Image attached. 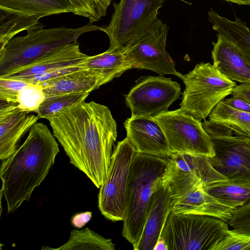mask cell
Instances as JSON below:
<instances>
[{
  "mask_svg": "<svg viewBox=\"0 0 250 250\" xmlns=\"http://www.w3.org/2000/svg\"><path fill=\"white\" fill-rule=\"evenodd\" d=\"M46 120L70 163L100 188L106 177L117 137V123L108 107L83 101Z\"/></svg>",
  "mask_w": 250,
  "mask_h": 250,
  "instance_id": "6da1fadb",
  "label": "cell"
},
{
  "mask_svg": "<svg viewBox=\"0 0 250 250\" xmlns=\"http://www.w3.org/2000/svg\"><path fill=\"white\" fill-rule=\"evenodd\" d=\"M60 152L58 144L46 125L36 123L23 143L2 160L0 177L1 195L8 213L28 201L34 189L47 175Z\"/></svg>",
  "mask_w": 250,
  "mask_h": 250,
  "instance_id": "7a4b0ae2",
  "label": "cell"
},
{
  "mask_svg": "<svg viewBox=\"0 0 250 250\" xmlns=\"http://www.w3.org/2000/svg\"><path fill=\"white\" fill-rule=\"evenodd\" d=\"M169 156L136 152L130 167L125 194L123 236L134 250L141 238L152 193L162 182Z\"/></svg>",
  "mask_w": 250,
  "mask_h": 250,
  "instance_id": "3957f363",
  "label": "cell"
},
{
  "mask_svg": "<svg viewBox=\"0 0 250 250\" xmlns=\"http://www.w3.org/2000/svg\"><path fill=\"white\" fill-rule=\"evenodd\" d=\"M101 30L91 23L76 28L64 27L40 28L25 36L14 37L0 51V77L37 61L53 50L76 42L87 32Z\"/></svg>",
  "mask_w": 250,
  "mask_h": 250,
  "instance_id": "277c9868",
  "label": "cell"
},
{
  "mask_svg": "<svg viewBox=\"0 0 250 250\" xmlns=\"http://www.w3.org/2000/svg\"><path fill=\"white\" fill-rule=\"evenodd\" d=\"M185 85L180 109L195 119L205 120L214 106L236 85L209 62L197 64L180 77Z\"/></svg>",
  "mask_w": 250,
  "mask_h": 250,
  "instance_id": "5b68a950",
  "label": "cell"
},
{
  "mask_svg": "<svg viewBox=\"0 0 250 250\" xmlns=\"http://www.w3.org/2000/svg\"><path fill=\"white\" fill-rule=\"evenodd\" d=\"M228 230L226 222L213 217L171 211L161 236L168 250H211Z\"/></svg>",
  "mask_w": 250,
  "mask_h": 250,
  "instance_id": "8992f818",
  "label": "cell"
},
{
  "mask_svg": "<svg viewBox=\"0 0 250 250\" xmlns=\"http://www.w3.org/2000/svg\"><path fill=\"white\" fill-rule=\"evenodd\" d=\"M168 27L157 18L130 39L122 48L132 69H145L159 75L182 74L166 50Z\"/></svg>",
  "mask_w": 250,
  "mask_h": 250,
  "instance_id": "52a82bcc",
  "label": "cell"
},
{
  "mask_svg": "<svg viewBox=\"0 0 250 250\" xmlns=\"http://www.w3.org/2000/svg\"><path fill=\"white\" fill-rule=\"evenodd\" d=\"M161 126L168 143L169 156L176 153L212 157L215 155L211 139L201 121L180 108L153 116Z\"/></svg>",
  "mask_w": 250,
  "mask_h": 250,
  "instance_id": "ba28073f",
  "label": "cell"
},
{
  "mask_svg": "<svg viewBox=\"0 0 250 250\" xmlns=\"http://www.w3.org/2000/svg\"><path fill=\"white\" fill-rule=\"evenodd\" d=\"M136 152L127 137L118 142L114 147L107 174L98 195L100 211L111 221L124 219L128 174Z\"/></svg>",
  "mask_w": 250,
  "mask_h": 250,
  "instance_id": "9c48e42d",
  "label": "cell"
},
{
  "mask_svg": "<svg viewBox=\"0 0 250 250\" xmlns=\"http://www.w3.org/2000/svg\"><path fill=\"white\" fill-rule=\"evenodd\" d=\"M166 0H120L113 3L109 24L101 27L108 36V50L121 49L141 30L155 21Z\"/></svg>",
  "mask_w": 250,
  "mask_h": 250,
  "instance_id": "30bf717a",
  "label": "cell"
},
{
  "mask_svg": "<svg viewBox=\"0 0 250 250\" xmlns=\"http://www.w3.org/2000/svg\"><path fill=\"white\" fill-rule=\"evenodd\" d=\"M181 94L180 85L171 78L148 76L139 78L125 98L131 116H153L167 111Z\"/></svg>",
  "mask_w": 250,
  "mask_h": 250,
  "instance_id": "8fae6325",
  "label": "cell"
},
{
  "mask_svg": "<svg viewBox=\"0 0 250 250\" xmlns=\"http://www.w3.org/2000/svg\"><path fill=\"white\" fill-rule=\"evenodd\" d=\"M227 179L211 165L208 157L186 153L169 156L163 181L169 187L171 197L179 196L196 187Z\"/></svg>",
  "mask_w": 250,
  "mask_h": 250,
  "instance_id": "7c38bea8",
  "label": "cell"
},
{
  "mask_svg": "<svg viewBox=\"0 0 250 250\" xmlns=\"http://www.w3.org/2000/svg\"><path fill=\"white\" fill-rule=\"evenodd\" d=\"M215 155L213 168L227 179L250 185V138L232 134L210 137Z\"/></svg>",
  "mask_w": 250,
  "mask_h": 250,
  "instance_id": "4fadbf2b",
  "label": "cell"
},
{
  "mask_svg": "<svg viewBox=\"0 0 250 250\" xmlns=\"http://www.w3.org/2000/svg\"><path fill=\"white\" fill-rule=\"evenodd\" d=\"M40 118L20 109L18 103L0 100V159L3 160L18 148L21 137Z\"/></svg>",
  "mask_w": 250,
  "mask_h": 250,
  "instance_id": "5bb4252c",
  "label": "cell"
},
{
  "mask_svg": "<svg viewBox=\"0 0 250 250\" xmlns=\"http://www.w3.org/2000/svg\"><path fill=\"white\" fill-rule=\"evenodd\" d=\"M124 126L126 137L137 152L169 156L166 136L153 116H131L124 122Z\"/></svg>",
  "mask_w": 250,
  "mask_h": 250,
  "instance_id": "9a60e30c",
  "label": "cell"
},
{
  "mask_svg": "<svg viewBox=\"0 0 250 250\" xmlns=\"http://www.w3.org/2000/svg\"><path fill=\"white\" fill-rule=\"evenodd\" d=\"M171 210V193L162 180L150 197L142 234L134 250H153Z\"/></svg>",
  "mask_w": 250,
  "mask_h": 250,
  "instance_id": "2e32d148",
  "label": "cell"
},
{
  "mask_svg": "<svg viewBox=\"0 0 250 250\" xmlns=\"http://www.w3.org/2000/svg\"><path fill=\"white\" fill-rule=\"evenodd\" d=\"M90 56L81 51L77 42L57 48L33 63L0 78L20 80L27 76L77 65L84 62Z\"/></svg>",
  "mask_w": 250,
  "mask_h": 250,
  "instance_id": "e0dca14e",
  "label": "cell"
},
{
  "mask_svg": "<svg viewBox=\"0 0 250 250\" xmlns=\"http://www.w3.org/2000/svg\"><path fill=\"white\" fill-rule=\"evenodd\" d=\"M203 185H200L179 196L171 197V211L175 213L209 216L229 222L233 209L221 204L207 193Z\"/></svg>",
  "mask_w": 250,
  "mask_h": 250,
  "instance_id": "ac0fdd59",
  "label": "cell"
},
{
  "mask_svg": "<svg viewBox=\"0 0 250 250\" xmlns=\"http://www.w3.org/2000/svg\"><path fill=\"white\" fill-rule=\"evenodd\" d=\"M212 42L213 65L228 79L241 83H250V63L236 46L219 36Z\"/></svg>",
  "mask_w": 250,
  "mask_h": 250,
  "instance_id": "d6986e66",
  "label": "cell"
},
{
  "mask_svg": "<svg viewBox=\"0 0 250 250\" xmlns=\"http://www.w3.org/2000/svg\"><path fill=\"white\" fill-rule=\"evenodd\" d=\"M39 84L42 86L46 97L72 93H90L104 83L101 76L96 71L83 68Z\"/></svg>",
  "mask_w": 250,
  "mask_h": 250,
  "instance_id": "ffe728a7",
  "label": "cell"
},
{
  "mask_svg": "<svg viewBox=\"0 0 250 250\" xmlns=\"http://www.w3.org/2000/svg\"><path fill=\"white\" fill-rule=\"evenodd\" d=\"M208 14L212 28L217 32V36L235 45L250 63V30L246 22L237 18L231 21L220 16L212 8Z\"/></svg>",
  "mask_w": 250,
  "mask_h": 250,
  "instance_id": "44dd1931",
  "label": "cell"
},
{
  "mask_svg": "<svg viewBox=\"0 0 250 250\" xmlns=\"http://www.w3.org/2000/svg\"><path fill=\"white\" fill-rule=\"evenodd\" d=\"M85 68L92 69L102 78L104 84L120 77L125 71L132 69L122 49L107 50L90 57L81 64Z\"/></svg>",
  "mask_w": 250,
  "mask_h": 250,
  "instance_id": "7402d4cb",
  "label": "cell"
},
{
  "mask_svg": "<svg viewBox=\"0 0 250 250\" xmlns=\"http://www.w3.org/2000/svg\"><path fill=\"white\" fill-rule=\"evenodd\" d=\"M205 191L221 204L235 209L250 200V185L228 179L203 185Z\"/></svg>",
  "mask_w": 250,
  "mask_h": 250,
  "instance_id": "603a6c76",
  "label": "cell"
},
{
  "mask_svg": "<svg viewBox=\"0 0 250 250\" xmlns=\"http://www.w3.org/2000/svg\"><path fill=\"white\" fill-rule=\"evenodd\" d=\"M0 8L37 17L73 13L69 0H0Z\"/></svg>",
  "mask_w": 250,
  "mask_h": 250,
  "instance_id": "cb8c5ba5",
  "label": "cell"
},
{
  "mask_svg": "<svg viewBox=\"0 0 250 250\" xmlns=\"http://www.w3.org/2000/svg\"><path fill=\"white\" fill-rule=\"evenodd\" d=\"M36 16L0 8V51L20 32L42 28Z\"/></svg>",
  "mask_w": 250,
  "mask_h": 250,
  "instance_id": "d4e9b609",
  "label": "cell"
},
{
  "mask_svg": "<svg viewBox=\"0 0 250 250\" xmlns=\"http://www.w3.org/2000/svg\"><path fill=\"white\" fill-rule=\"evenodd\" d=\"M208 116L209 120L227 127L236 135L250 138V113L231 107L223 99L214 106Z\"/></svg>",
  "mask_w": 250,
  "mask_h": 250,
  "instance_id": "484cf974",
  "label": "cell"
},
{
  "mask_svg": "<svg viewBox=\"0 0 250 250\" xmlns=\"http://www.w3.org/2000/svg\"><path fill=\"white\" fill-rule=\"evenodd\" d=\"M42 250H115V244L88 227L78 230L73 229L68 241L60 247L54 249L42 247Z\"/></svg>",
  "mask_w": 250,
  "mask_h": 250,
  "instance_id": "4316f807",
  "label": "cell"
},
{
  "mask_svg": "<svg viewBox=\"0 0 250 250\" xmlns=\"http://www.w3.org/2000/svg\"><path fill=\"white\" fill-rule=\"evenodd\" d=\"M90 93H72L46 96L37 111L40 118L47 119L63 109L85 101Z\"/></svg>",
  "mask_w": 250,
  "mask_h": 250,
  "instance_id": "83f0119b",
  "label": "cell"
},
{
  "mask_svg": "<svg viewBox=\"0 0 250 250\" xmlns=\"http://www.w3.org/2000/svg\"><path fill=\"white\" fill-rule=\"evenodd\" d=\"M42 86L39 84H29L19 93L18 106L29 113L37 111L45 99Z\"/></svg>",
  "mask_w": 250,
  "mask_h": 250,
  "instance_id": "f1b7e54d",
  "label": "cell"
},
{
  "mask_svg": "<svg viewBox=\"0 0 250 250\" xmlns=\"http://www.w3.org/2000/svg\"><path fill=\"white\" fill-rule=\"evenodd\" d=\"M73 13L88 19L92 23L106 15L105 11L97 0H69Z\"/></svg>",
  "mask_w": 250,
  "mask_h": 250,
  "instance_id": "f546056e",
  "label": "cell"
},
{
  "mask_svg": "<svg viewBox=\"0 0 250 250\" xmlns=\"http://www.w3.org/2000/svg\"><path fill=\"white\" fill-rule=\"evenodd\" d=\"M250 250V235L228 230L226 234L217 241L211 250Z\"/></svg>",
  "mask_w": 250,
  "mask_h": 250,
  "instance_id": "4dcf8cb0",
  "label": "cell"
},
{
  "mask_svg": "<svg viewBox=\"0 0 250 250\" xmlns=\"http://www.w3.org/2000/svg\"><path fill=\"white\" fill-rule=\"evenodd\" d=\"M229 225L235 231L250 235V201L233 210Z\"/></svg>",
  "mask_w": 250,
  "mask_h": 250,
  "instance_id": "1f68e13d",
  "label": "cell"
},
{
  "mask_svg": "<svg viewBox=\"0 0 250 250\" xmlns=\"http://www.w3.org/2000/svg\"><path fill=\"white\" fill-rule=\"evenodd\" d=\"M28 84L21 80L0 78V100L17 103L19 93Z\"/></svg>",
  "mask_w": 250,
  "mask_h": 250,
  "instance_id": "d6a6232c",
  "label": "cell"
},
{
  "mask_svg": "<svg viewBox=\"0 0 250 250\" xmlns=\"http://www.w3.org/2000/svg\"><path fill=\"white\" fill-rule=\"evenodd\" d=\"M81 64L82 63L75 66L57 69L33 76L25 77L19 80H21L32 84H40L60 77L81 69L85 68L82 66Z\"/></svg>",
  "mask_w": 250,
  "mask_h": 250,
  "instance_id": "836d02e7",
  "label": "cell"
},
{
  "mask_svg": "<svg viewBox=\"0 0 250 250\" xmlns=\"http://www.w3.org/2000/svg\"><path fill=\"white\" fill-rule=\"evenodd\" d=\"M224 101L227 105L234 109L250 113V104L242 99L232 96Z\"/></svg>",
  "mask_w": 250,
  "mask_h": 250,
  "instance_id": "e575fe53",
  "label": "cell"
},
{
  "mask_svg": "<svg viewBox=\"0 0 250 250\" xmlns=\"http://www.w3.org/2000/svg\"><path fill=\"white\" fill-rule=\"evenodd\" d=\"M230 95L242 99L250 104V83L236 85Z\"/></svg>",
  "mask_w": 250,
  "mask_h": 250,
  "instance_id": "d590c367",
  "label": "cell"
},
{
  "mask_svg": "<svg viewBox=\"0 0 250 250\" xmlns=\"http://www.w3.org/2000/svg\"><path fill=\"white\" fill-rule=\"evenodd\" d=\"M92 218V212L86 211L75 214L71 218L72 226L76 228H82L88 223Z\"/></svg>",
  "mask_w": 250,
  "mask_h": 250,
  "instance_id": "8d00e7d4",
  "label": "cell"
},
{
  "mask_svg": "<svg viewBox=\"0 0 250 250\" xmlns=\"http://www.w3.org/2000/svg\"><path fill=\"white\" fill-rule=\"evenodd\" d=\"M168 250L167 247L164 239L160 236L153 250Z\"/></svg>",
  "mask_w": 250,
  "mask_h": 250,
  "instance_id": "74e56055",
  "label": "cell"
},
{
  "mask_svg": "<svg viewBox=\"0 0 250 250\" xmlns=\"http://www.w3.org/2000/svg\"><path fill=\"white\" fill-rule=\"evenodd\" d=\"M97 1L100 4L102 7L106 11L111 3V0H97Z\"/></svg>",
  "mask_w": 250,
  "mask_h": 250,
  "instance_id": "f35d334b",
  "label": "cell"
},
{
  "mask_svg": "<svg viewBox=\"0 0 250 250\" xmlns=\"http://www.w3.org/2000/svg\"><path fill=\"white\" fill-rule=\"evenodd\" d=\"M227 1L236 3L239 5H250V0H224Z\"/></svg>",
  "mask_w": 250,
  "mask_h": 250,
  "instance_id": "ab89813d",
  "label": "cell"
}]
</instances>
